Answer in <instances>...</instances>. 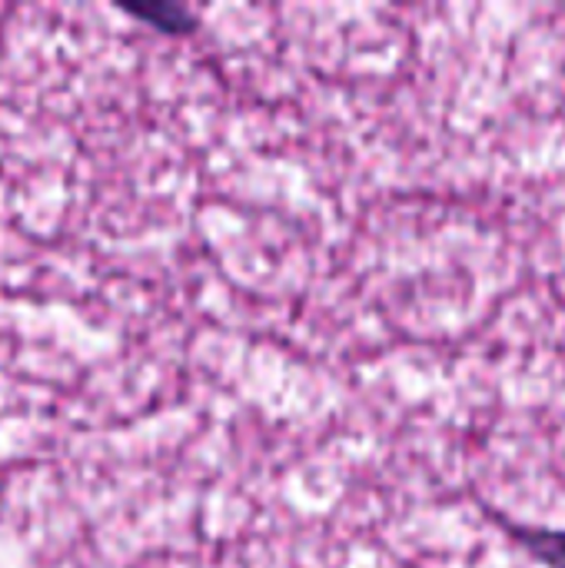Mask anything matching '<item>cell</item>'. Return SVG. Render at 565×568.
I'll return each mask as SVG.
<instances>
[{"label": "cell", "mask_w": 565, "mask_h": 568, "mask_svg": "<svg viewBox=\"0 0 565 568\" xmlns=\"http://www.w3.org/2000/svg\"><path fill=\"white\" fill-rule=\"evenodd\" d=\"M486 516L503 526V532L543 568H565V529H546V526H523L513 519H503L486 506Z\"/></svg>", "instance_id": "1"}, {"label": "cell", "mask_w": 565, "mask_h": 568, "mask_svg": "<svg viewBox=\"0 0 565 568\" xmlns=\"http://www.w3.org/2000/svg\"><path fill=\"white\" fill-rule=\"evenodd\" d=\"M127 13L147 20L150 27L163 30V33H193L196 30V17L186 7L176 3H150V7H127Z\"/></svg>", "instance_id": "2"}]
</instances>
